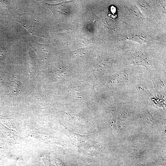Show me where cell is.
<instances>
[{
	"label": "cell",
	"mask_w": 166,
	"mask_h": 166,
	"mask_svg": "<svg viewBox=\"0 0 166 166\" xmlns=\"http://www.w3.org/2000/svg\"><path fill=\"white\" fill-rule=\"evenodd\" d=\"M110 13L113 14L112 18H113V16H114V17L116 18L117 15L115 14L116 12V7L114 6H110Z\"/></svg>",
	"instance_id": "3957f363"
},
{
	"label": "cell",
	"mask_w": 166,
	"mask_h": 166,
	"mask_svg": "<svg viewBox=\"0 0 166 166\" xmlns=\"http://www.w3.org/2000/svg\"><path fill=\"white\" fill-rule=\"evenodd\" d=\"M14 20L22 25L32 35L42 36L40 26L36 18L27 14H19Z\"/></svg>",
	"instance_id": "6da1fadb"
},
{
	"label": "cell",
	"mask_w": 166,
	"mask_h": 166,
	"mask_svg": "<svg viewBox=\"0 0 166 166\" xmlns=\"http://www.w3.org/2000/svg\"><path fill=\"white\" fill-rule=\"evenodd\" d=\"M69 136L72 142L77 145L81 144L88 137L87 136H81L74 133L70 134Z\"/></svg>",
	"instance_id": "7a4b0ae2"
}]
</instances>
